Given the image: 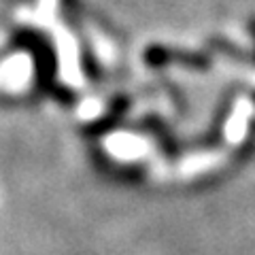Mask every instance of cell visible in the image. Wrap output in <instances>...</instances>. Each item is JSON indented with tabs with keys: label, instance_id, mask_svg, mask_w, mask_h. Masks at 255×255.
<instances>
[{
	"label": "cell",
	"instance_id": "6da1fadb",
	"mask_svg": "<svg viewBox=\"0 0 255 255\" xmlns=\"http://www.w3.org/2000/svg\"><path fill=\"white\" fill-rule=\"evenodd\" d=\"M253 38H255V21H253Z\"/></svg>",
	"mask_w": 255,
	"mask_h": 255
}]
</instances>
